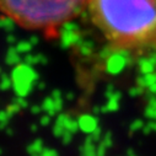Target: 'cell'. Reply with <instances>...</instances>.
<instances>
[{"label":"cell","instance_id":"1","mask_svg":"<svg viewBox=\"0 0 156 156\" xmlns=\"http://www.w3.org/2000/svg\"><path fill=\"white\" fill-rule=\"evenodd\" d=\"M87 8L111 49L138 57L156 53V0H90Z\"/></svg>","mask_w":156,"mask_h":156},{"label":"cell","instance_id":"2","mask_svg":"<svg viewBox=\"0 0 156 156\" xmlns=\"http://www.w3.org/2000/svg\"><path fill=\"white\" fill-rule=\"evenodd\" d=\"M90 0H0V11L28 30L47 34L60 31L64 22L80 15Z\"/></svg>","mask_w":156,"mask_h":156},{"label":"cell","instance_id":"3","mask_svg":"<svg viewBox=\"0 0 156 156\" xmlns=\"http://www.w3.org/2000/svg\"><path fill=\"white\" fill-rule=\"evenodd\" d=\"M16 26V21L8 16V15H3V16H0V27L6 30V31H12Z\"/></svg>","mask_w":156,"mask_h":156},{"label":"cell","instance_id":"4","mask_svg":"<svg viewBox=\"0 0 156 156\" xmlns=\"http://www.w3.org/2000/svg\"><path fill=\"white\" fill-rule=\"evenodd\" d=\"M31 48H32V43H31L30 41H28V42H21V43H19L17 47H16L17 52H21V53L28 52V51H31Z\"/></svg>","mask_w":156,"mask_h":156},{"label":"cell","instance_id":"5","mask_svg":"<svg viewBox=\"0 0 156 156\" xmlns=\"http://www.w3.org/2000/svg\"><path fill=\"white\" fill-rule=\"evenodd\" d=\"M30 42L32 43V46H33V44H36V43L38 42V38H37V36H32V37L30 38Z\"/></svg>","mask_w":156,"mask_h":156},{"label":"cell","instance_id":"6","mask_svg":"<svg viewBox=\"0 0 156 156\" xmlns=\"http://www.w3.org/2000/svg\"><path fill=\"white\" fill-rule=\"evenodd\" d=\"M8 41H9V42H11V43H12V42H15V37L10 34V36L8 37Z\"/></svg>","mask_w":156,"mask_h":156}]
</instances>
